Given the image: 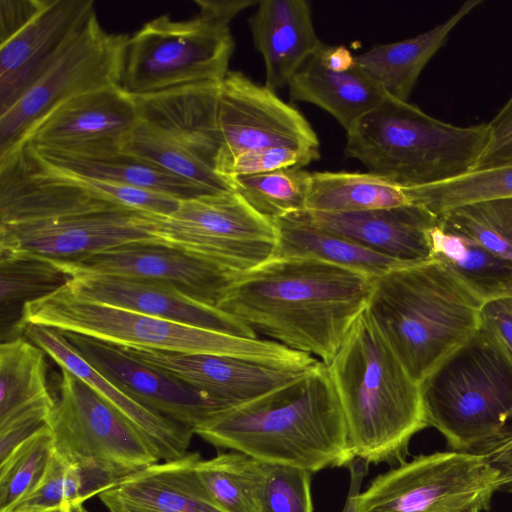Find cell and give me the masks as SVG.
I'll return each instance as SVG.
<instances>
[{"instance_id":"cell-1","label":"cell","mask_w":512,"mask_h":512,"mask_svg":"<svg viewBox=\"0 0 512 512\" xmlns=\"http://www.w3.org/2000/svg\"><path fill=\"white\" fill-rule=\"evenodd\" d=\"M373 279L310 258H270L243 272L218 308L289 349L328 365L358 315Z\"/></svg>"},{"instance_id":"cell-2","label":"cell","mask_w":512,"mask_h":512,"mask_svg":"<svg viewBox=\"0 0 512 512\" xmlns=\"http://www.w3.org/2000/svg\"><path fill=\"white\" fill-rule=\"evenodd\" d=\"M193 432L216 447L311 473L347 467L355 458L337 392L321 361L287 385L215 413Z\"/></svg>"},{"instance_id":"cell-3","label":"cell","mask_w":512,"mask_h":512,"mask_svg":"<svg viewBox=\"0 0 512 512\" xmlns=\"http://www.w3.org/2000/svg\"><path fill=\"white\" fill-rule=\"evenodd\" d=\"M355 457L405 462L412 437L428 426L421 386L405 369L366 309L326 365Z\"/></svg>"},{"instance_id":"cell-4","label":"cell","mask_w":512,"mask_h":512,"mask_svg":"<svg viewBox=\"0 0 512 512\" xmlns=\"http://www.w3.org/2000/svg\"><path fill=\"white\" fill-rule=\"evenodd\" d=\"M483 305L443 263L430 260L373 279L365 309L421 384L478 331Z\"/></svg>"},{"instance_id":"cell-5","label":"cell","mask_w":512,"mask_h":512,"mask_svg":"<svg viewBox=\"0 0 512 512\" xmlns=\"http://www.w3.org/2000/svg\"><path fill=\"white\" fill-rule=\"evenodd\" d=\"M488 133V123L455 126L386 95L347 132L345 153L370 173L426 186L475 169Z\"/></svg>"},{"instance_id":"cell-6","label":"cell","mask_w":512,"mask_h":512,"mask_svg":"<svg viewBox=\"0 0 512 512\" xmlns=\"http://www.w3.org/2000/svg\"><path fill=\"white\" fill-rule=\"evenodd\" d=\"M26 325L72 332L122 347L228 355L285 364L316 361L309 354L273 340L226 334L80 299L64 285L24 305L16 337L23 336Z\"/></svg>"},{"instance_id":"cell-7","label":"cell","mask_w":512,"mask_h":512,"mask_svg":"<svg viewBox=\"0 0 512 512\" xmlns=\"http://www.w3.org/2000/svg\"><path fill=\"white\" fill-rule=\"evenodd\" d=\"M420 386L428 426L453 451L473 452L506 430L512 410V359L482 326Z\"/></svg>"},{"instance_id":"cell-8","label":"cell","mask_w":512,"mask_h":512,"mask_svg":"<svg viewBox=\"0 0 512 512\" xmlns=\"http://www.w3.org/2000/svg\"><path fill=\"white\" fill-rule=\"evenodd\" d=\"M233 49L229 23L208 12L181 21L162 15L128 35L118 86L139 98L219 83L229 71Z\"/></svg>"},{"instance_id":"cell-9","label":"cell","mask_w":512,"mask_h":512,"mask_svg":"<svg viewBox=\"0 0 512 512\" xmlns=\"http://www.w3.org/2000/svg\"><path fill=\"white\" fill-rule=\"evenodd\" d=\"M498 473L474 452L419 455L377 476L360 494L359 512L489 510Z\"/></svg>"},{"instance_id":"cell-10","label":"cell","mask_w":512,"mask_h":512,"mask_svg":"<svg viewBox=\"0 0 512 512\" xmlns=\"http://www.w3.org/2000/svg\"><path fill=\"white\" fill-rule=\"evenodd\" d=\"M47 424L60 455L118 479L161 461L139 429L64 368Z\"/></svg>"},{"instance_id":"cell-11","label":"cell","mask_w":512,"mask_h":512,"mask_svg":"<svg viewBox=\"0 0 512 512\" xmlns=\"http://www.w3.org/2000/svg\"><path fill=\"white\" fill-rule=\"evenodd\" d=\"M158 243L217 261L238 272L269 260L277 231L234 190L181 200L169 216L156 218Z\"/></svg>"},{"instance_id":"cell-12","label":"cell","mask_w":512,"mask_h":512,"mask_svg":"<svg viewBox=\"0 0 512 512\" xmlns=\"http://www.w3.org/2000/svg\"><path fill=\"white\" fill-rule=\"evenodd\" d=\"M127 37L104 31L94 18L74 44L0 114V162L18 153L33 128L61 104L118 85Z\"/></svg>"},{"instance_id":"cell-13","label":"cell","mask_w":512,"mask_h":512,"mask_svg":"<svg viewBox=\"0 0 512 512\" xmlns=\"http://www.w3.org/2000/svg\"><path fill=\"white\" fill-rule=\"evenodd\" d=\"M216 129L219 151L214 169L253 150L288 146L319 150V140L305 117L274 91L239 71H228L218 85Z\"/></svg>"},{"instance_id":"cell-14","label":"cell","mask_w":512,"mask_h":512,"mask_svg":"<svg viewBox=\"0 0 512 512\" xmlns=\"http://www.w3.org/2000/svg\"><path fill=\"white\" fill-rule=\"evenodd\" d=\"M156 218L135 209L116 207L0 224V252L68 262L132 243H158Z\"/></svg>"},{"instance_id":"cell-15","label":"cell","mask_w":512,"mask_h":512,"mask_svg":"<svg viewBox=\"0 0 512 512\" xmlns=\"http://www.w3.org/2000/svg\"><path fill=\"white\" fill-rule=\"evenodd\" d=\"M54 262L72 278L114 276L156 281L214 307L242 274L212 259L155 242L132 243L75 261Z\"/></svg>"},{"instance_id":"cell-16","label":"cell","mask_w":512,"mask_h":512,"mask_svg":"<svg viewBox=\"0 0 512 512\" xmlns=\"http://www.w3.org/2000/svg\"><path fill=\"white\" fill-rule=\"evenodd\" d=\"M119 347L136 359L204 392L225 409L257 399L297 380L320 361L285 364L228 355Z\"/></svg>"},{"instance_id":"cell-17","label":"cell","mask_w":512,"mask_h":512,"mask_svg":"<svg viewBox=\"0 0 512 512\" xmlns=\"http://www.w3.org/2000/svg\"><path fill=\"white\" fill-rule=\"evenodd\" d=\"M60 332L92 367L126 395L192 430L225 409L204 392L136 359L117 345Z\"/></svg>"},{"instance_id":"cell-18","label":"cell","mask_w":512,"mask_h":512,"mask_svg":"<svg viewBox=\"0 0 512 512\" xmlns=\"http://www.w3.org/2000/svg\"><path fill=\"white\" fill-rule=\"evenodd\" d=\"M96 17L92 0H47L25 27L0 44V114L74 44Z\"/></svg>"},{"instance_id":"cell-19","label":"cell","mask_w":512,"mask_h":512,"mask_svg":"<svg viewBox=\"0 0 512 512\" xmlns=\"http://www.w3.org/2000/svg\"><path fill=\"white\" fill-rule=\"evenodd\" d=\"M138 122L135 99L113 85L55 108L33 128L24 146L59 151L122 148Z\"/></svg>"},{"instance_id":"cell-20","label":"cell","mask_w":512,"mask_h":512,"mask_svg":"<svg viewBox=\"0 0 512 512\" xmlns=\"http://www.w3.org/2000/svg\"><path fill=\"white\" fill-rule=\"evenodd\" d=\"M77 298L226 334L257 338L223 310L160 282L114 276L73 277L64 284Z\"/></svg>"},{"instance_id":"cell-21","label":"cell","mask_w":512,"mask_h":512,"mask_svg":"<svg viewBox=\"0 0 512 512\" xmlns=\"http://www.w3.org/2000/svg\"><path fill=\"white\" fill-rule=\"evenodd\" d=\"M23 336L40 347L58 364L86 383L100 397L126 417L152 443L160 460L179 459L188 453L193 430L138 403L92 367L53 328L26 325Z\"/></svg>"},{"instance_id":"cell-22","label":"cell","mask_w":512,"mask_h":512,"mask_svg":"<svg viewBox=\"0 0 512 512\" xmlns=\"http://www.w3.org/2000/svg\"><path fill=\"white\" fill-rule=\"evenodd\" d=\"M197 452L119 478L98 496L110 512H226L201 483Z\"/></svg>"},{"instance_id":"cell-23","label":"cell","mask_w":512,"mask_h":512,"mask_svg":"<svg viewBox=\"0 0 512 512\" xmlns=\"http://www.w3.org/2000/svg\"><path fill=\"white\" fill-rule=\"evenodd\" d=\"M307 213L318 226L403 264L432 260L429 231L438 217L420 205L345 213Z\"/></svg>"},{"instance_id":"cell-24","label":"cell","mask_w":512,"mask_h":512,"mask_svg":"<svg viewBox=\"0 0 512 512\" xmlns=\"http://www.w3.org/2000/svg\"><path fill=\"white\" fill-rule=\"evenodd\" d=\"M257 50L265 63V86L274 91L288 85L301 65L323 44L305 0H263L250 18Z\"/></svg>"},{"instance_id":"cell-25","label":"cell","mask_w":512,"mask_h":512,"mask_svg":"<svg viewBox=\"0 0 512 512\" xmlns=\"http://www.w3.org/2000/svg\"><path fill=\"white\" fill-rule=\"evenodd\" d=\"M219 83L187 86L134 98L139 119L214 168L219 151L216 129Z\"/></svg>"},{"instance_id":"cell-26","label":"cell","mask_w":512,"mask_h":512,"mask_svg":"<svg viewBox=\"0 0 512 512\" xmlns=\"http://www.w3.org/2000/svg\"><path fill=\"white\" fill-rule=\"evenodd\" d=\"M42 161L65 171L186 200L211 194L122 148L59 151L25 145Z\"/></svg>"},{"instance_id":"cell-27","label":"cell","mask_w":512,"mask_h":512,"mask_svg":"<svg viewBox=\"0 0 512 512\" xmlns=\"http://www.w3.org/2000/svg\"><path fill=\"white\" fill-rule=\"evenodd\" d=\"M482 0H467L444 22L413 38L375 46L355 56L360 70L386 95L408 101L428 62L445 45L452 30Z\"/></svg>"},{"instance_id":"cell-28","label":"cell","mask_w":512,"mask_h":512,"mask_svg":"<svg viewBox=\"0 0 512 512\" xmlns=\"http://www.w3.org/2000/svg\"><path fill=\"white\" fill-rule=\"evenodd\" d=\"M288 87L291 100L322 108L347 132L386 96L357 65L346 71L332 70L317 51L301 65Z\"/></svg>"},{"instance_id":"cell-29","label":"cell","mask_w":512,"mask_h":512,"mask_svg":"<svg viewBox=\"0 0 512 512\" xmlns=\"http://www.w3.org/2000/svg\"><path fill=\"white\" fill-rule=\"evenodd\" d=\"M277 241L271 258H310L335 264L371 279L407 266L315 224L307 211L273 221Z\"/></svg>"},{"instance_id":"cell-30","label":"cell","mask_w":512,"mask_h":512,"mask_svg":"<svg viewBox=\"0 0 512 512\" xmlns=\"http://www.w3.org/2000/svg\"><path fill=\"white\" fill-rule=\"evenodd\" d=\"M48 356L24 336L0 346V426L23 416L49 418L55 399L47 384Z\"/></svg>"},{"instance_id":"cell-31","label":"cell","mask_w":512,"mask_h":512,"mask_svg":"<svg viewBox=\"0 0 512 512\" xmlns=\"http://www.w3.org/2000/svg\"><path fill=\"white\" fill-rule=\"evenodd\" d=\"M432 260L443 263L483 304L512 297V262L437 223L430 229Z\"/></svg>"},{"instance_id":"cell-32","label":"cell","mask_w":512,"mask_h":512,"mask_svg":"<svg viewBox=\"0 0 512 512\" xmlns=\"http://www.w3.org/2000/svg\"><path fill=\"white\" fill-rule=\"evenodd\" d=\"M412 187L370 172H314L306 210L345 213L415 205Z\"/></svg>"},{"instance_id":"cell-33","label":"cell","mask_w":512,"mask_h":512,"mask_svg":"<svg viewBox=\"0 0 512 512\" xmlns=\"http://www.w3.org/2000/svg\"><path fill=\"white\" fill-rule=\"evenodd\" d=\"M72 279L54 261L0 252V316L2 342L15 338L24 305L50 294Z\"/></svg>"},{"instance_id":"cell-34","label":"cell","mask_w":512,"mask_h":512,"mask_svg":"<svg viewBox=\"0 0 512 512\" xmlns=\"http://www.w3.org/2000/svg\"><path fill=\"white\" fill-rule=\"evenodd\" d=\"M117 480L100 469L78 465L56 451L40 484L9 512H53L83 504Z\"/></svg>"},{"instance_id":"cell-35","label":"cell","mask_w":512,"mask_h":512,"mask_svg":"<svg viewBox=\"0 0 512 512\" xmlns=\"http://www.w3.org/2000/svg\"><path fill=\"white\" fill-rule=\"evenodd\" d=\"M122 149L211 193L233 190L210 164L140 119Z\"/></svg>"},{"instance_id":"cell-36","label":"cell","mask_w":512,"mask_h":512,"mask_svg":"<svg viewBox=\"0 0 512 512\" xmlns=\"http://www.w3.org/2000/svg\"><path fill=\"white\" fill-rule=\"evenodd\" d=\"M197 475L226 512H258L263 462L244 453H219L196 463Z\"/></svg>"},{"instance_id":"cell-37","label":"cell","mask_w":512,"mask_h":512,"mask_svg":"<svg viewBox=\"0 0 512 512\" xmlns=\"http://www.w3.org/2000/svg\"><path fill=\"white\" fill-rule=\"evenodd\" d=\"M413 202L439 216L468 203L512 197V160L486 168H476L440 183L414 186Z\"/></svg>"},{"instance_id":"cell-38","label":"cell","mask_w":512,"mask_h":512,"mask_svg":"<svg viewBox=\"0 0 512 512\" xmlns=\"http://www.w3.org/2000/svg\"><path fill=\"white\" fill-rule=\"evenodd\" d=\"M229 181L255 211L274 221L306 210L311 173L302 168H288Z\"/></svg>"},{"instance_id":"cell-39","label":"cell","mask_w":512,"mask_h":512,"mask_svg":"<svg viewBox=\"0 0 512 512\" xmlns=\"http://www.w3.org/2000/svg\"><path fill=\"white\" fill-rule=\"evenodd\" d=\"M437 217L445 229L512 262V197L460 205Z\"/></svg>"},{"instance_id":"cell-40","label":"cell","mask_w":512,"mask_h":512,"mask_svg":"<svg viewBox=\"0 0 512 512\" xmlns=\"http://www.w3.org/2000/svg\"><path fill=\"white\" fill-rule=\"evenodd\" d=\"M55 452L47 424L0 463V512H9L40 484Z\"/></svg>"},{"instance_id":"cell-41","label":"cell","mask_w":512,"mask_h":512,"mask_svg":"<svg viewBox=\"0 0 512 512\" xmlns=\"http://www.w3.org/2000/svg\"><path fill=\"white\" fill-rule=\"evenodd\" d=\"M311 472L263 462L258 512H313Z\"/></svg>"},{"instance_id":"cell-42","label":"cell","mask_w":512,"mask_h":512,"mask_svg":"<svg viewBox=\"0 0 512 512\" xmlns=\"http://www.w3.org/2000/svg\"><path fill=\"white\" fill-rule=\"evenodd\" d=\"M319 150L273 146L242 153L229 161L219 172L228 180L234 177L303 168L319 158Z\"/></svg>"},{"instance_id":"cell-43","label":"cell","mask_w":512,"mask_h":512,"mask_svg":"<svg viewBox=\"0 0 512 512\" xmlns=\"http://www.w3.org/2000/svg\"><path fill=\"white\" fill-rule=\"evenodd\" d=\"M487 123L488 141L475 169L512 160V96Z\"/></svg>"},{"instance_id":"cell-44","label":"cell","mask_w":512,"mask_h":512,"mask_svg":"<svg viewBox=\"0 0 512 512\" xmlns=\"http://www.w3.org/2000/svg\"><path fill=\"white\" fill-rule=\"evenodd\" d=\"M481 326L500 342L512 359V297L485 303Z\"/></svg>"},{"instance_id":"cell-45","label":"cell","mask_w":512,"mask_h":512,"mask_svg":"<svg viewBox=\"0 0 512 512\" xmlns=\"http://www.w3.org/2000/svg\"><path fill=\"white\" fill-rule=\"evenodd\" d=\"M47 0H0V44L25 27Z\"/></svg>"},{"instance_id":"cell-46","label":"cell","mask_w":512,"mask_h":512,"mask_svg":"<svg viewBox=\"0 0 512 512\" xmlns=\"http://www.w3.org/2000/svg\"><path fill=\"white\" fill-rule=\"evenodd\" d=\"M473 452L483 455L496 470L500 488H512V428Z\"/></svg>"},{"instance_id":"cell-47","label":"cell","mask_w":512,"mask_h":512,"mask_svg":"<svg viewBox=\"0 0 512 512\" xmlns=\"http://www.w3.org/2000/svg\"><path fill=\"white\" fill-rule=\"evenodd\" d=\"M195 3L200 11L208 12L217 18L230 23L242 10L258 4L254 0H197Z\"/></svg>"},{"instance_id":"cell-48","label":"cell","mask_w":512,"mask_h":512,"mask_svg":"<svg viewBox=\"0 0 512 512\" xmlns=\"http://www.w3.org/2000/svg\"><path fill=\"white\" fill-rule=\"evenodd\" d=\"M350 470V485L346 502L342 512H359L358 503L360 489L364 477L368 472L369 463L355 457L347 466Z\"/></svg>"},{"instance_id":"cell-49","label":"cell","mask_w":512,"mask_h":512,"mask_svg":"<svg viewBox=\"0 0 512 512\" xmlns=\"http://www.w3.org/2000/svg\"><path fill=\"white\" fill-rule=\"evenodd\" d=\"M321 61L335 71H346L356 67L355 56L345 46H328L322 44L317 50Z\"/></svg>"},{"instance_id":"cell-50","label":"cell","mask_w":512,"mask_h":512,"mask_svg":"<svg viewBox=\"0 0 512 512\" xmlns=\"http://www.w3.org/2000/svg\"><path fill=\"white\" fill-rule=\"evenodd\" d=\"M468 512H481V510L478 508H473V509L469 510Z\"/></svg>"},{"instance_id":"cell-51","label":"cell","mask_w":512,"mask_h":512,"mask_svg":"<svg viewBox=\"0 0 512 512\" xmlns=\"http://www.w3.org/2000/svg\"><path fill=\"white\" fill-rule=\"evenodd\" d=\"M62 509L58 510V511H53V512H61Z\"/></svg>"},{"instance_id":"cell-52","label":"cell","mask_w":512,"mask_h":512,"mask_svg":"<svg viewBox=\"0 0 512 512\" xmlns=\"http://www.w3.org/2000/svg\"><path fill=\"white\" fill-rule=\"evenodd\" d=\"M510 417H512V410H511V413H510Z\"/></svg>"}]
</instances>
